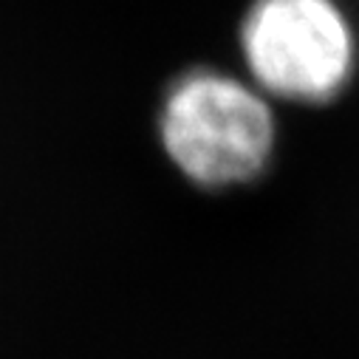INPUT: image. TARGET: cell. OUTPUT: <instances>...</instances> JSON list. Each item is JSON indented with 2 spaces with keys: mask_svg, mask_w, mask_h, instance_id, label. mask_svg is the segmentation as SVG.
Instances as JSON below:
<instances>
[{
  "mask_svg": "<svg viewBox=\"0 0 359 359\" xmlns=\"http://www.w3.org/2000/svg\"><path fill=\"white\" fill-rule=\"evenodd\" d=\"M241 74L280 105H325L356 68V32L339 0H252L238 26Z\"/></svg>",
  "mask_w": 359,
  "mask_h": 359,
  "instance_id": "obj_2",
  "label": "cell"
},
{
  "mask_svg": "<svg viewBox=\"0 0 359 359\" xmlns=\"http://www.w3.org/2000/svg\"><path fill=\"white\" fill-rule=\"evenodd\" d=\"M156 133L170 164L198 190L246 187L272 161L278 108L241 71L193 65L167 82Z\"/></svg>",
  "mask_w": 359,
  "mask_h": 359,
  "instance_id": "obj_1",
  "label": "cell"
}]
</instances>
